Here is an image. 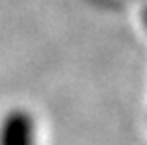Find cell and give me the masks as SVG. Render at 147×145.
<instances>
[{"label": "cell", "instance_id": "6da1fadb", "mask_svg": "<svg viewBox=\"0 0 147 145\" xmlns=\"http://www.w3.org/2000/svg\"><path fill=\"white\" fill-rule=\"evenodd\" d=\"M35 120L26 110H12L0 123V145H35Z\"/></svg>", "mask_w": 147, "mask_h": 145}, {"label": "cell", "instance_id": "7a4b0ae2", "mask_svg": "<svg viewBox=\"0 0 147 145\" xmlns=\"http://www.w3.org/2000/svg\"><path fill=\"white\" fill-rule=\"evenodd\" d=\"M145 22H147V10H145Z\"/></svg>", "mask_w": 147, "mask_h": 145}]
</instances>
